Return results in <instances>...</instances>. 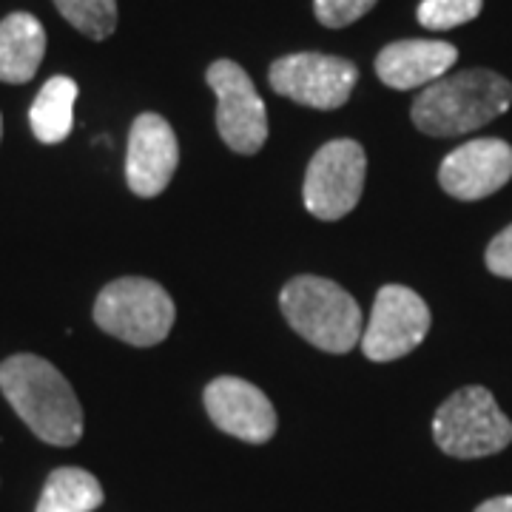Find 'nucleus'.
<instances>
[{
  "label": "nucleus",
  "instance_id": "obj_1",
  "mask_svg": "<svg viewBox=\"0 0 512 512\" xmlns=\"http://www.w3.org/2000/svg\"><path fill=\"white\" fill-rule=\"evenodd\" d=\"M0 390L37 439L72 447L83 436V407L52 362L18 353L0 365Z\"/></svg>",
  "mask_w": 512,
  "mask_h": 512
},
{
  "label": "nucleus",
  "instance_id": "obj_2",
  "mask_svg": "<svg viewBox=\"0 0 512 512\" xmlns=\"http://www.w3.org/2000/svg\"><path fill=\"white\" fill-rule=\"evenodd\" d=\"M512 83L490 69L444 74L413 103V123L430 137H456L493 123L510 109Z\"/></svg>",
  "mask_w": 512,
  "mask_h": 512
},
{
  "label": "nucleus",
  "instance_id": "obj_3",
  "mask_svg": "<svg viewBox=\"0 0 512 512\" xmlns=\"http://www.w3.org/2000/svg\"><path fill=\"white\" fill-rule=\"evenodd\" d=\"M279 308L302 339L328 353H348L362 339L356 299L325 276H293L279 293Z\"/></svg>",
  "mask_w": 512,
  "mask_h": 512
},
{
  "label": "nucleus",
  "instance_id": "obj_4",
  "mask_svg": "<svg viewBox=\"0 0 512 512\" xmlns=\"http://www.w3.org/2000/svg\"><path fill=\"white\" fill-rule=\"evenodd\" d=\"M177 308L163 285L143 276H123L106 285L94 302V322L114 339L151 348L174 328Z\"/></svg>",
  "mask_w": 512,
  "mask_h": 512
},
{
  "label": "nucleus",
  "instance_id": "obj_5",
  "mask_svg": "<svg viewBox=\"0 0 512 512\" xmlns=\"http://www.w3.org/2000/svg\"><path fill=\"white\" fill-rule=\"evenodd\" d=\"M433 439L453 458L493 456L512 441V421L487 387L473 384L441 404L433 419Z\"/></svg>",
  "mask_w": 512,
  "mask_h": 512
},
{
  "label": "nucleus",
  "instance_id": "obj_6",
  "mask_svg": "<svg viewBox=\"0 0 512 512\" xmlns=\"http://www.w3.org/2000/svg\"><path fill=\"white\" fill-rule=\"evenodd\" d=\"M367 157L356 140H330L313 154L302 197L316 220H342L365 191Z\"/></svg>",
  "mask_w": 512,
  "mask_h": 512
},
{
  "label": "nucleus",
  "instance_id": "obj_7",
  "mask_svg": "<svg viewBox=\"0 0 512 512\" xmlns=\"http://www.w3.org/2000/svg\"><path fill=\"white\" fill-rule=\"evenodd\" d=\"M271 89L299 106L333 111L345 106L359 83V69L345 57L299 52L285 55L268 69Z\"/></svg>",
  "mask_w": 512,
  "mask_h": 512
},
{
  "label": "nucleus",
  "instance_id": "obj_8",
  "mask_svg": "<svg viewBox=\"0 0 512 512\" xmlns=\"http://www.w3.org/2000/svg\"><path fill=\"white\" fill-rule=\"evenodd\" d=\"M217 94V128L225 146L237 154H256L268 140V111L254 80L234 60H217L205 72Z\"/></svg>",
  "mask_w": 512,
  "mask_h": 512
},
{
  "label": "nucleus",
  "instance_id": "obj_9",
  "mask_svg": "<svg viewBox=\"0 0 512 512\" xmlns=\"http://www.w3.org/2000/svg\"><path fill=\"white\" fill-rule=\"evenodd\" d=\"M430 322V308L419 293L404 285H384L362 333V350L370 362H396L419 348Z\"/></svg>",
  "mask_w": 512,
  "mask_h": 512
},
{
  "label": "nucleus",
  "instance_id": "obj_10",
  "mask_svg": "<svg viewBox=\"0 0 512 512\" xmlns=\"http://www.w3.org/2000/svg\"><path fill=\"white\" fill-rule=\"evenodd\" d=\"M512 177V146L495 137H481L458 146L439 168L441 188L456 200H484L501 191Z\"/></svg>",
  "mask_w": 512,
  "mask_h": 512
},
{
  "label": "nucleus",
  "instance_id": "obj_11",
  "mask_svg": "<svg viewBox=\"0 0 512 512\" xmlns=\"http://www.w3.org/2000/svg\"><path fill=\"white\" fill-rule=\"evenodd\" d=\"M177 165H180V146H177L174 128L154 111L140 114L128 134V188L137 197L151 200L168 188Z\"/></svg>",
  "mask_w": 512,
  "mask_h": 512
},
{
  "label": "nucleus",
  "instance_id": "obj_12",
  "mask_svg": "<svg viewBox=\"0 0 512 512\" xmlns=\"http://www.w3.org/2000/svg\"><path fill=\"white\" fill-rule=\"evenodd\" d=\"M205 410L222 433L248 444H265L276 433V410L256 384L220 376L205 387Z\"/></svg>",
  "mask_w": 512,
  "mask_h": 512
},
{
  "label": "nucleus",
  "instance_id": "obj_13",
  "mask_svg": "<svg viewBox=\"0 0 512 512\" xmlns=\"http://www.w3.org/2000/svg\"><path fill=\"white\" fill-rule=\"evenodd\" d=\"M458 49L444 40H399L376 57V74L384 86L407 92L441 80L456 66Z\"/></svg>",
  "mask_w": 512,
  "mask_h": 512
},
{
  "label": "nucleus",
  "instance_id": "obj_14",
  "mask_svg": "<svg viewBox=\"0 0 512 512\" xmlns=\"http://www.w3.org/2000/svg\"><path fill=\"white\" fill-rule=\"evenodd\" d=\"M46 55V32L29 12L0 20V83H29Z\"/></svg>",
  "mask_w": 512,
  "mask_h": 512
},
{
  "label": "nucleus",
  "instance_id": "obj_15",
  "mask_svg": "<svg viewBox=\"0 0 512 512\" xmlns=\"http://www.w3.org/2000/svg\"><path fill=\"white\" fill-rule=\"evenodd\" d=\"M74 103H77V83L72 77L57 74L43 83L29 111V123L40 143L55 146L72 134Z\"/></svg>",
  "mask_w": 512,
  "mask_h": 512
},
{
  "label": "nucleus",
  "instance_id": "obj_16",
  "mask_svg": "<svg viewBox=\"0 0 512 512\" xmlns=\"http://www.w3.org/2000/svg\"><path fill=\"white\" fill-rule=\"evenodd\" d=\"M103 504L100 481L80 467L55 470L37 501V512H94Z\"/></svg>",
  "mask_w": 512,
  "mask_h": 512
},
{
  "label": "nucleus",
  "instance_id": "obj_17",
  "mask_svg": "<svg viewBox=\"0 0 512 512\" xmlns=\"http://www.w3.org/2000/svg\"><path fill=\"white\" fill-rule=\"evenodd\" d=\"M55 6L77 32L92 40H106L117 29V0H55Z\"/></svg>",
  "mask_w": 512,
  "mask_h": 512
},
{
  "label": "nucleus",
  "instance_id": "obj_18",
  "mask_svg": "<svg viewBox=\"0 0 512 512\" xmlns=\"http://www.w3.org/2000/svg\"><path fill=\"white\" fill-rule=\"evenodd\" d=\"M484 0H421L416 18L430 32H447L481 15Z\"/></svg>",
  "mask_w": 512,
  "mask_h": 512
},
{
  "label": "nucleus",
  "instance_id": "obj_19",
  "mask_svg": "<svg viewBox=\"0 0 512 512\" xmlns=\"http://www.w3.org/2000/svg\"><path fill=\"white\" fill-rule=\"evenodd\" d=\"M376 6V0H313L316 20L328 29H345Z\"/></svg>",
  "mask_w": 512,
  "mask_h": 512
},
{
  "label": "nucleus",
  "instance_id": "obj_20",
  "mask_svg": "<svg viewBox=\"0 0 512 512\" xmlns=\"http://www.w3.org/2000/svg\"><path fill=\"white\" fill-rule=\"evenodd\" d=\"M484 259H487V268H490L495 276L512 279V225L510 228H504V231L490 242Z\"/></svg>",
  "mask_w": 512,
  "mask_h": 512
},
{
  "label": "nucleus",
  "instance_id": "obj_21",
  "mask_svg": "<svg viewBox=\"0 0 512 512\" xmlns=\"http://www.w3.org/2000/svg\"><path fill=\"white\" fill-rule=\"evenodd\" d=\"M476 512H512V495H498V498H490V501H484Z\"/></svg>",
  "mask_w": 512,
  "mask_h": 512
},
{
  "label": "nucleus",
  "instance_id": "obj_22",
  "mask_svg": "<svg viewBox=\"0 0 512 512\" xmlns=\"http://www.w3.org/2000/svg\"><path fill=\"white\" fill-rule=\"evenodd\" d=\"M0 134H3V117H0Z\"/></svg>",
  "mask_w": 512,
  "mask_h": 512
}]
</instances>
